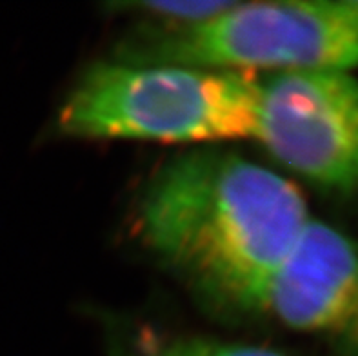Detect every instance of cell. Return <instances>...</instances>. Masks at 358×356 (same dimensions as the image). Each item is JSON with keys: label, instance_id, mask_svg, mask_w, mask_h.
Returning <instances> with one entry per match:
<instances>
[{"label": "cell", "instance_id": "obj_1", "mask_svg": "<svg viewBox=\"0 0 358 356\" xmlns=\"http://www.w3.org/2000/svg\"><path fill=\"white\" fill-rule=\"evenodd\" d=\"M309 220L293 182L215 149L166 164L138 211L151 251L209 294L248 309L259 307Z\"/></svg>", "mask_w": 358, "mask_h": 356}, {"label": "cell", "instance_id": "obj_2", "mask_svg": "<svg viewBox=\"0 0 358 356\" xmlns=\"http://www.w3.org/2000/svg\"><path fill=\"white\" fill-rule=\"evenodd\" d=\"M259 120L255 75L127 60L91 66L57 117L73 138L162 144L257 140Z\"/></svg>", "mask_w": 358, "mask_h": 356}, {"label": "cell", "instance_id": "obj_3", "mask_svg": "<svg viewBox=\"0 0 358 356\" xmlns=\"http://www.w3.org/2000/svg\"><path fill=\"white\" fill-rule=\"evenodd\" d=\"M164 29L122 60L250 75L358 66V0H236L211 20Z\"/></svg>", "mask_w": 358, "mask_h": 356}, {"label": "cell", "instance_id": "obj_4", "mask_svg": "<svg viewBox=\"0 0 358 356\" xmlns=\"http://www.w3.org/2000/svg\"><path fill=\"white\" fill-rule=\"evenodd\" d=\"M257 140L304 180L358 194V78L333 69L266 75Z\"/></svg>", "mask_w": 358, "mask_h": 356}, {"label": "cell", "instance_id": "obj_5", "mask_svg": "<svg viewBox=\"0 0 358 356\" xmlns=\"http://www.w3.org/2000/svg\"><path fill=\"white\" fill-rule=\"evenodd\" d=\"M260 311L358 356V238L309 220L260 297Z\"/></svg>", "mask_w": 358, "mask_h": 356}, {"label": "cell", "instance_id": "obj_6", "mask_svg": "<svg viewBox=\"0 0 358 356\" xmlns=\"http://www.w3.org/2000/svg\"><path fill=\"white\" fill-rule=\"evenodd\" d=\"M236 0H127L113 2L115 11L135 13L164 22V27L196 26L222 15Z\"/></svg>", "mask_w": 358, "mask_h": 356}, {"label": "cell", "instance_id": "obj_7", "mask_svg": "<svg viewBox=\"0 0 358 356\" xmlns=\"http://www.w3.org/2000/svg\"><path fill=\"white\" fill-rule=\"evenodd\" d=\"M120 356H286L266 346L222 342L211 339H173L148 342L127 349Z\"/></svg>", "mask_w": 358, "mask_h": 356}]
</instances>
